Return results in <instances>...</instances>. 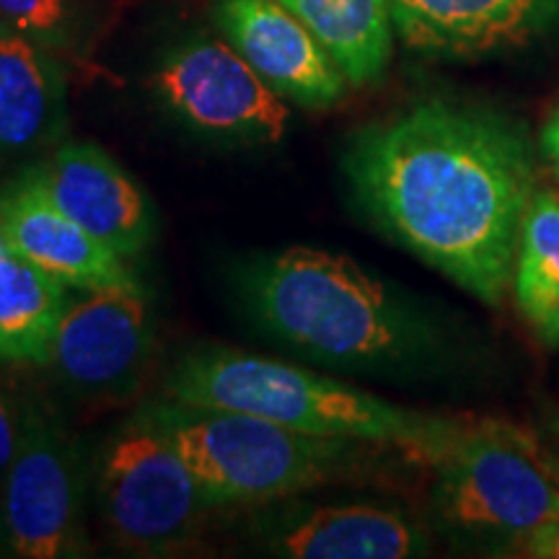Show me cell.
<instances>
[{
	"label": "cell",
	"mask_w": 559,
	"mask_h": 559,
	"mask_svg": "<svg viewBox=\"0 0 559 559\" xmlns=\"http://www.w3.org/2000/svg\"><path fill=\"white\" fill-rule=\"evenodd\" d=\"M347 177L391 239L485 304H502L536 192L515 128L464 104H415L358 132Z\"/></svg>",
	"instance_id": "cell-1"
},
{
	"label": "cell",
	"mask_w": 559,
	"mask_h": 559,
	"mask_svg": "<svg viewBox=\"0 0 559 559\" xmlns=\"http://www.w3.org/2000/svg\"><path fill=\"white\" fill-rule=\"evenodd\" d=\"M239 288L249 317L304 358L366 368L400 360L412 345L407 313L349 257L275 251L243 267Z\"/></svg>",
	"instance_id": "cell-2"
},
{
	"label": "cell",
	"mask_w": 559,
	"mask_h": 559,
	"mask_svg": "<svg viewBox=\"0 0 559 559\" xmlns=\"http://www.w3.org/2000/svg\"><path fill=\"white\" fill-rule=\"evenodd\" d=\"M166 400L247 412L285 428L326 438L396 445L425 464L451 419L396 407L317 370L234 347H202L166 376Z\"/></svg>",
	"instance_id": "cell-3"
},
{
	"label": "cell",
	"mask_w": 559,
	"mask_h": 559,
	"mask_svg": "<svg viewBox=\"0 0 559 559\" xmlns=\"http://www.w3.org/2000/svg\"><path fill=\"white\" fill-rule=\"evenodd\" d=\"M171 440L215 506H264L342 479L362 440L300 432L247 412L174 400L140 409ZM379 445V443H376Z\"/></svg>",
	"instance_id": "cell-4"
},
{
	"label": "cell",
	"mask_w": 559,
	"mask_h": 559,
	"mask_svg": "<svg viewBox=\"0 0 559 559\" xmlns=\"http://www.w3.org/2000/svg\"><path fill=\"white\" fill-rule=\"evenodd\" d=\"M425 464L438 519L466 539L515 549L559 513V456L515 423L451 419Z\"/></svg>",
	"instance_id": "cell-5"
},
{
	"label": "cell",
	"mask_w": 559,
	"mask_h": 559,
	"mask_svg": "<svg viewBox=\"0 0 559 559\" xmlns=\"http://www.w3.org/2000/svg\"><path fill=\"white\" fill-rule=\"evenodd\" d=\"M94 487L109 539L138 557L179 555L221 510L171 440L140 412L102 445Z\"/></svg>",
	"instance_id": "cell-6"
},
{
	"label": "cell",
	"mask_w": 559,
	"mask_h": 559,
	"mask_svg": "<svg viewBox=\"0 0 559 559\" xmlns=\"http://www.w3.org/2000/svg\"><path fill=\"white\" fill-rule=\"evenodd\" d=\"M86 495L88 469L79 440L45 402L21 400L19 449L0 479V555H91Z\"/></svg>",
	"instance_id": "cell-7"
},
{
	"label": "cell",
	"mask_w": 559,
	"mask_h": 559,
	"mask_svg": "<svg viewBox=\"0 0 559 559\" xmlns=\"http://www.w3.org/2000/svg\"><path fill=\"white\" fill-rule=\"evenodd\" d=\"M153 91L181 124L221 143H277L290 109L226 39L179 45L153 75Z\"/></svg>",
	"instance_id": "cell-8"
},
{
	"label": "cell",
	"mask_w": 559,
	"mask_h": 559,
	"mask_svg": "<svg viewBox=\"0 0 559 559\" xmlns=\"http://www.w3.org/2000/svg\"><path fill=\"white\" fill-rule=\"evenodd\" d=\"M156 355V330L140 285L88 290L68 304L55 330L50 366L75 394L122 400L140 386Z\"/></svg>",
	"instance_id": "cell-9"
},
{
	"label": "cell",
	"mask_w": 559,
	"mask_h": 559,
	"mask_svg": "<svg viewBox=\"0 0 559 559\" xmlns=\"http://www.w3.org/2000/svg\"><path fill=\"white\" fill-rule=\"evenodd\" d=\"M215 24L280 99L326 109L345 96V73L280 0H218Z\"/></svg>",
	"instance_id": "cell-10"
},
{
	"label": "cell",
	"mask_w": 559,
	"mask_h": 559,
	"mask_svg": "<svg viewBox=\"0 0 559 559\" xmlns=\"http://www.w3.org/2000/svg\"><path fill=\"white\" fill-rule=\"evenodd\" d=\"M0 241L68 288L88 293L140 285L124 257L62 213L34 166L0 190Z\"/></svg>",
	"instance_id": "cell-11"
},
{
	"label": "cell",
	"mask_w": 559,
	"mask_h": 559,
	"mask_svg": "<svg viewBox=\"0 0 559 559\" xmlns=\"http://www.w3.org/2000/svg\"><path fill=\"white\" fill-rule=\"evenodd\" d=\"M34 169L62 213L115 254L132 260L153 241L148 194L96 143L68 140Z\"/></svg>",
	"instance_id": "cell-12"
},
{
	"label": "cell",
	"mask_w": 559,
	"mask_h": 559,
	"mask_svg": "<svg viewBox=\"0 0 559 559\" xmlns=\"http://www.w3.org/2000/svg\"><path fill=\"white\" fill-rule=\"evenodd\" d=\"M262 547L290 559H404L425 551L415 523L366 502L272 513L254 523Z\"/></svg>",
	"instance_id": "cell-13"
},
{
	"label": "cell",
	"mask_w": 559,
	"mask_h": 559,
	"mask_svg": "<svg viewBox=\"0 0 559 559\" xmlns=\"http://www.w3.org/2000/svg\"><path fill=\"white\" fill-rule=\"evenodd\" d=\"M68 122V79L58 55L0 24V158L55 145Z\"/></svg>",
	"instance_id": "cell-14"
},
{
	"label": "cell",
	"mask_w": 559,
	"mask_h": 559,
	"mask_svg": "<svg viewBox=\"0 0 559 559\" xmlns=\"http://www.w3.org/2000/svg\"><path fill=\"white\" fill-rule=\"evenodd\" d=\"M391 16L409 47L443 55L487 52L539 21L531 0H391Z\"/></svg>",
	"instance_id": "cell-15"
},
{
	"label": "cell",
	"mask_w": 559,
	"mask_h": 559,
	"mask_svg": "<svg viewBox=\"0 0 559 559\" xmlns=\"http://www.w3.org/2000/svg\"><path fill=\"white\" fill-rule=\"evenodd\" d=\"M68 285L0 241V360L47 366Z\"/></svg>",
	"instance_id": "cell-16"
},
{
	"label": "cell",
	"mask_w": 559,
	"mask_h": 559,
	"mask_svg": "<svg viewBox=\"0 0 559 559\" xmlns=\"http://www.w3.org/2000/svg\"><path fill=\"white\" fill-rule=\"evenodd\" d=\"M332 55L349 83L376 81L394 39L391 0H280Z\"/></svg>",
	"instance_id": "cell-17"
},
{
	"label": "cell",
	"mask_w": 559,
	"mask_h": 559,
	"mask_svg": "<svg viewBox=\"0 0 559 559\" xmlns=\"http://www.w3.org/2000/svg\"><path fill=\"white\" fill-rule=\"evenodd\" d=\"M515 304L531 330L559 345V194L539 190L526 210L513 272Z\"/></svg>",
	"instance_id": "cell-18"
},
{
	"label": "cell",
	"mask_w": 559,
	"mask_h": 559,
	"mask_svg": "<svg viewBox=\"0 0 559 559\" xmlns=\"http://www.w3.org/2000/svg\"><path fill=\"white\" fill-rule=\"evenodd\" d=\"M107 0H0V24L60 60L79 62L94 47Z\"/></svg>",
	"instance_id": "cell-19"
},
{
	"label": "cell",
	"mask_w": 559,
	"mask_h": 559,
	"mask_svg": "<svg viewBox=\"0 0 559 559\" xmlns=\"http://www.w3.org/2000/svg\"><path fill=\"white\" fill-rule=\"evenodd\" d=\"M21 438V402L0 389V479L9 469Z\"/></svg>",
	"instance_id": "cell-20"
},
{
	"label": "cell",
	"mask_w": 559,
	"mask_h": 559,
	"mask_svg": "<svg viewBox=\"0 0 559 559\" xmlns=\"http://www.w3.org/2000/svg\"><path fill=\"white\" fill-rule=\"evenodd\" d=\"M515 555L536 557V559H559V513L549 523H544L539 531L523 539L515 547Z\"/></svg>",
	"instance_id": "cell-21"
},
{
	"label": "cell",
	"mask_w": 559,
	"mask_h": 559,
	"mask_svg": "<svg viewBox=\"0 0 559 559\" xmlns=\"http://www.w3.org/2000/svg\"><path fill=\"white\" fill-rule=\"evenodd\" d=\"M542 145H544V151H547L551 164H555V169L559 171V107H557L555 115H551L547 128H544Z\"/></svg>",
	"instance_id": "cell-22"
},
{
	"label": "cell",
	"mask_w": 559,
	"mask_h": 559,
	"mask_svg": "<svg viewBox=\"0 0 559 559\" xmlns=\"http://www.w3.org/2000/svg\"><path fill=\"white\" fill-rule=\"evenodd\" d=\"M531 3H534V9H536V16H544V13H549V11H555L557 5H559V0H531Z\"/></svg>",
	"instance_id": "cell-23"
},
{
	"label": "cell",
	"mask_w": 559,
	"mask_h": 559,
	"mask_svg": "<svg viewBox=\"0 0 559 559\" xmlns=\"http://www.w3.org/2000/svg\"><path fill=\"white\" fill-rule=\"evenodd\" d=\"M555 430H557V436H559V419L555 423Z\"/></svg>",
	"instance_id": "cell-24"
}]
</instances>
